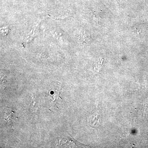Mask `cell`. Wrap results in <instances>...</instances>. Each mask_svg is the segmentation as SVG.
<instances>
[{"label": "cell", "mask_w": 148, "mask_h": 148, "mask_svg": "<svg viewBox=\"0 0 148 148\" xmlns=\"http://www.w3.org/2000/svg\"><path fill=\"white\" fill-rule=\"evenodd\" d=\"M102 120V115L98 111L94 112L88 119V122L91 125L95 126L100 124Z\"/></svg>", "instance_id": "cell-1"}, {"label": "cell", "mask_w": 148, "mask_h": 148, "mask_svg": "<svg viewBox=\"0 0 148 148\" xmlns=\"http://www.w3.org/2000/svg\"><path fill=\"white\" fill-rule=\"evenodd\" d=\"M103 59L101 58L99 61H98V64L96 65L95 66V70L97 72H99L101 70V68H102V66H103Z\"/></svg>", "instance_id": "cell-2"}]
</instances>
